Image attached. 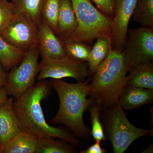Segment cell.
Listing matches in <instances>:
<instances>
[{
	"label": "cell",
	"mask_w": 153,
	"mask_h": 153,
	"mask_svg": "<svg viewBox=\"0 0 153 153\" xmlns=\"http://www.w3.org/2000/svg\"><path fill=\"white\" fill-rule=\"evenodd\" d=\"M52 88L50 82L41 80L15 98L13 106L20 129L38 138H57L74 146L82 147L83 143L73 134L63 128L52 126L46 122L41 103L49 97Z\"/></svg>",
	"instance_id": "obj_1"
},
{
	"label": "cell",
	"mask_w": 153,
	"mask_h": 153,
	"mask_svg": "<svg viewBox=\"0 0 153 153\" xmlns=\"http://www.w3.org/2000/svg\"><path fill=\"white\" fill-rule=\"evenodd\" d=\"M89 82L90 80H85L71 83L57 79L50 81L60 102L58 111L50 123L64 125L76 137L84 141L89 140L91 136L83 120V114L92 104L90 99L87 98L91 91Z\"/></svg>",
	"instance_id": "obj_2"
},
{
	"label": "cell",
	"mask_w": 153,
	"mask_h": 153,
	"mask_svg": "<svg viewBox=\"0 0 153 153\" xmlns=\"http://www.w3.org/2000/svg\"><path fill=\"white\" fill-rule=\"evenodd\" d=\"M128 71L123 50L111 48L96 71L90 83L89 96L92 104L96 105L101 110L112 106L127 85Z\"/></svg>",
	"instance_id": "obj_3"
},
{
	"label": "cell",
	"mask_w": 153,
	"mask_h": 153,
	"mask_svg": "<svg viewBox=\"0 0 153 153\" xmlns=\"http://www.w3.org/2000/svg\"><path fill=\"white\" fill-rule=\"evenodd\" d=\"M77 20L76 29L65 41L92 43L100 37L111 38L113 18L98 10L89 0H70Z\"/></svg>",
	"instance_id": "obj_4"
},
{
	"label": "cell",
	"mask_w": 153,
	"mask_h": 153,
	"mask_svg": "<svg viewBox=\"0 0 153 153\" xmlns=\"http://www.w3.org/2000/svg\"><path fill=\"white\" fill-rule=\"evenodd\" d=\"M100 117L105 136L112 145L114 153H124L135 140L152 134L150 130L133 125L118 100L109 108L100 111Z\"/></svg>",
	"instance_id": "obj_5"
},
{
	"label": "cell",
	"mask_w": 153,
	"mask_h": 153,
	"mask_svg": "<svg viewBox=\"0 0 153 153\" xmlns=\"http://www.w3.org/2000/svg\"><path fill=\"white\" fill-rule=\"evenodd\" d=\"M39 55V47L27 51L19 66L7 74L4 87L8 96L17 98L35 84L40 69Z\"/></svg>",
	"instance_id": "obj_6"
},
{
	"label": "cell",
	"mask_w": 153,
	"mask_h": 153,
	"mask_svg": "<svg viewBox=\"0 0 153 153\" xmlns=\"http://www.w3.org/2000/svg\"><path fill=\"white\" fill-rule=\"evenodd\" d=\"M128 69L142 63L153 62V29L142 27L128 29L123 50Z\"/></svg>",
	"instance_id": "obj_7"
},
{
	"label": "cell",
	"mask_w": 153,
	"mask_h": 153,
	"mask_svg": "<svg viewBox=\"0 0 153 153\" xmlns=\"http://www.w3.org/2000/svg\"><path fill=\"white\" fill-rule=\"evenodd\" d=\"M38 81L47 78L62 79L71 77L77 82H84L89 75L87 62H81L67 55L55 59H42L39 63Z\"/></svg>",
	"instance_id": "obj_8"
},
{
	"label": "cell",
	"mask_w": 153,
	"mask_h": 153,
	"mask_svg": "<svg viewBox=\"0 0 153 153\" xmlns=\"http://www.w3.org/2000/svg\"><path fill=\"white\" fill-rule=\"evenodd\" d=\"M1 36L9 44L26 52L39 47L38 25L25 15H14Z\"/></svg>",
	"instance_id": "obj_9"
},
{
	"label": "cell",
	"mask_w": 153,
	"mask_h": 153,
	"mask_svg": "<svg viewBox=\"0 0 153 153\" xmlns=\"http://www.w3.org/2000/svg\"><path fill=\"white\" fill-rule=\"evenodd\" d=\"M137 0H115L111 38V48L123 50L125 47L129 23Z\"/></svg>",
	"instance_id": "obj_10"
},
{
	"label": "cell",
	"mask_w": 153,
	"mask_h": 153,
	"mask_svg": "<svg viewBox=\"0 0 153 153\" xmlns=\"http://www.w3.org/2000/svg\"><path fill=\"white\" fill-rule=\"evenodd\" d=\"M38 26L39 52L42 59H55L66 56L63 42L49 25L41 20Z\"/></svg>",
	"instance_id": "obj_11"
},
{
	"label": "cell",
	"mask_w": 153,
	"mask_h": 153,
	"mask_svg": "<svg viewBox=\"0 0 153 153\" xmlns=\"http://www.w3.org/2000/svg\"><path fill=\"white\" fill-rule=\"evenodd\" d=\"M13 97H7L0 103V143L4 146L21 131L14 112Z\"/></svg>",
	"instance_id": "obj_12"
},
{
	"label": "cell",
	"mask_w": 153,
	"mask_h": 153,
	"mask_svg": "<svg viewBox=\"0 0 153 153\" xmlns=\"http://www.w3.org/2000/svg\"><path fill=\"white\" fill-rule=\"evenodd\" d=\"M153 90L127 85L118 102L124 110L132 111L149 103H153Z\"/></svg>",
	"instance_id": "obj_13"
},
{
	"label": "cell",
	"mask_w": 153,
	"mask_h": 153,
	"mask_svg": "<svg viewBox=\"0 0 153 153\" xmlns=\"http://www.w3.org/2000/svg\"><path fill=\"white\" fill-rule=\"evenodd\" d=\"M76 16L70 0H60L57 35L62 41L69 38L77 27Z\"/></svg>",
	"instance_id": "obj_14"
},
{
	"label": "cell",
	"mask_w": 153,
	"mask_h": 153,
	"mask_svg": "<svg viewBox=\"0 0 153 153\" xmlns=\"http://www.w3.org/2000/svg\"><path fill=\"white\" fill-rule=\"evenodd\" d=\"M128 71L127 85L153 90V62L132 66Z\"/></svg>",
	"instance_id": "obj_15"
},
{
	"label": "cell",
	"mask_w": 153,
	"mask_h": 153,
	"mask_svg": "<svg viewBox=\"0 0 153 153\" xmlns=\"http://www.w3.org/2000/svg\"><path fill=\"white\" fill-rule=\"evenodd\" d=\"M38 139L21 130L3 147L2 153H35Z\"/></svg>",
	"instance_id": "obj_16"
},
{
	"label": "cell",
	"mask_w": 153,
	"mask_h": 153,
	"mask_svg": "<svg viewBox=\"0 0 153 153\" xmlns=\"http://www.w3.org/2000/svg\"><path fill=\"white\" fill-rule=\"evenodd\" d=\"M111 49V39L100 37L97 39L94 46L91 48L87 61L89 75H94L99 65L105 60Z\"/></svg>",
	"instance_id": "obj_17"
},
{
	"label": "cell",
	"mask_w": 153,
	"mask_h": 153,
	"mask_svg": "<svg viewBox=\"0 0 153 153\" xmlns=\"http://www.w3.org/2000/svg\"><path fill=\"white\" fill-rule=\"evenodd\" d=\"M27 52L9 44L0 36V63L6 71L21 63Z\"/></svg>",
	"instance_id": "obj_18"
},
{
	"label": "cell",
	"mask_w": 153,
	"mask_h": 153,
	"mask_svg": "<svg viewBox=\"0 0 153 153\" xmlns=\"http://www.w3.org/2000/svg\"><path fill=\"white\" fill-rule=\"evenodd\" d=\"M44 0H12L14 15H25L37 25L41 20V10Z\"/></svg>",
	"instance_id": "obj_19"
},
{
	"label": "cell",
	"mask_w": 153,
	"mask_h": 153,
	"mask_svg": "<svg viewBox=\"0 0 153 153\" xmlns=\"http://www.w3.org/2000/svg\"><path fill=\"white\" fill-rule=\"evenodd\" d=\"M77 152L74 146L63 140L51 137L39 138L35 153H73Z\"/></svg>",
	"instance_id": "obj_20"
},
{
	"label": "cell",
	"mask_w": 153,
	"mask_h": 153,
	"mask_svg": "<svg viewBox=\"0 0 153 153\" xmlns=\"http://www.w3.org/2000/svg\"><path fill=\"white\" fill-rule=\"evenodd\" d=\"M132 17L143 27L153 28V0H137Z\"/></svg>",
	"instance_id": "obj_21"
},
{
	"label": "cell",
	"mask_w": 153,
	"mask_h": 153,
	"mask_svg": "<svg viewBox=\"0 0 153 153\" xmlns=\"http://www.w3.org/2000/svg\"><path fill=\"white\" fill-rule=\"evenodd\" d=\"M60 0H44L41 19L49 25L55 34L58 31V18Z\"/></svg>",
	"instance_id": "obj_22"
},
{
	"label": "cell",
	"mask_w": 153,
	"mask_h": 153,
	"mask_svg": "<svg viewBox=\"0 0 153 153\" xmlns=\"http://www.w3.org/2000/svg\"><path fill=\"white\" fill-rule=\"evenodd\" d=\"M62 42L67 56L77 61L87 62L92 47L84 42Z\"/></svg>",
	"instance_id": "obj_23"
},
{
	"label": "cell",
	"mask_w": 153,
	"mask_h": 153,
	"mask_svg": "<svg viewBox=\"0 0 153 153\" xmlns=\"http://www.w3.org/2000/svg\"><path fill=\"white\" fill-rule=\"evenodd\" d=\"M90 114L91 128V135L95 141H105L106 137L105 134L104 128L101 121L100 111L99 107L96 105L92 104L88 108Z\"/></svg>",
	"instance_id": "obj_24"
},
{
	"label": "cell",
	"mask_w": 153,
	"mask_h": 153,
	"mask_svg": "<svg viewBox=\"0 0 153 153\" xmlns=\"http://www.w3.org/2000/svg\"><path fill=\"white\" fill-rule=\"evenodd\" d=\"M12 3L7 0H0V36L14 16Z\"/></svg>",
	"instance_id": "obj_25"
},
{
	"label": "cell",
	"mask_w": 153,
	"mask_h": 153,
	"mask_svg": "<svg viewBox=\"0 0 153 153\" xmlns=\"http://www.w3.org/2000/svg\"><path fill=\"white\" fill-rule=\"evenodd\" d=\"M105 15L113 18L115 0H91Z\"/></svg>",
	"instance_id": "obj_26"
},
{
	"label": "cell",
	"mask_w": 153,
	"mask_h": 153,
	"mask_svg": "<svg viewBox=\"0 0 153 153\" xmlns=\"http://www.w3.org/2000/svg\"><path fill=\"white\" fill-rule=\"evenodd\" d=\"M100 142L95 141V143L88 147L86 149L81 151L80 153H105L107 151L101 147Z\"/></svg>",
	"instance_id": "obj_27"
},
{
	"label": "cell",
	"mask_w": 153,
	"mask_h": 153,
	"mask_svg": "<svg viewBox=\"0 0 153 153\" xmlns=\"http://www.w3.org/2000/svg\"><path fill=\"white\" fill-rule=\"evenodd\" d=\"M7 74L2 65L0 63V88L4 86L7 80Z\"/></svg>",
	"instance_id": "obj_28"
},
{
	"label": "cell",
	"mask_w": 153,
	"mask_h": 153,
	"mask_svg": "<svg viewBox=\"0 0 153 153\" xmlns=\"http://www.w3.org/2000/svg\"><path fill=\"white\" fill-rule=\"evenodd\" d=\"M8 95L7 93L4 86L0 88V103L8 97Z\"/></svg>",
	"instance_id": "obj_29"
},
{
	"label": "cell",
	"mask_w": 153,
	"mask_h": 153,
	"mask_svg": "<svg viewBox=\"0 0 153 153\" xmlns=\"http://www.w3.org/2000/svg\"><path fill=\"white\" fill-rule=\"evenodd\" d=\"M153 145L149 146V147L147 148L142 153H153Z\"/></svg>",
	"instance_id": "obj_30"
},
{
	"label": "cell",
	"mask_w": 153,
	"mask_h": 153,
	"mask_svg": "<svg viewBox=\"0 0 153 153\" xmlns=\"http://www.w3.org/2000/svg\"><path fill=\"white\" fill-rule=\"evenodd\" d=\"M0 153H2V147L0 143Z\"/></svg>",
	"instance_id": "obj_31"
}]
</instances>
